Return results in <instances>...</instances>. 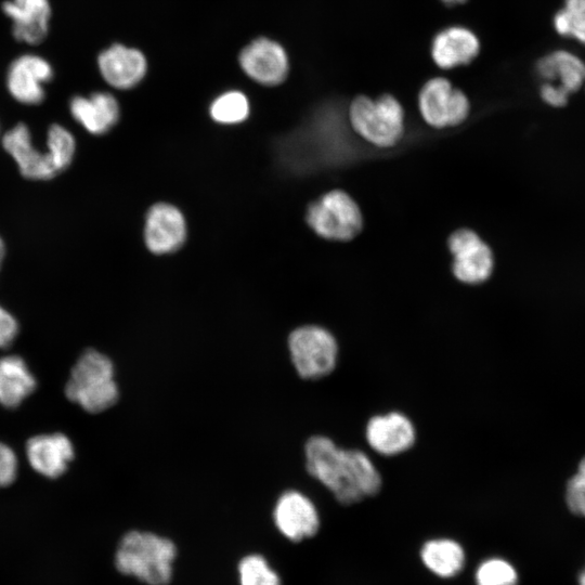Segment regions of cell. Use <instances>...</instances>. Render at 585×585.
Returning a JSON list of instances; mask_svg holds the SVG:
<instances>
[{"label":"cell","mask_w":585,"mask_h":585,"mask_svg":"<svg viewBox=\"0 0 585 585\" xmlns=\"http://www.w3.org/2000/svg\"><path fill=\"white\" fill-rule=\"evenodd\" d=\"M53 78L52 65L42 56L23 54L9 66L6 87L20 103L36 105L43 101L44 86Z\"/></svg>","instance_id":"cell-10"},{"label":"cell","mask_w":585,"mask_h":585,"mask_svg":"<svg viewBox=\"0 0 585 585\" xmlns=\"http://www.w3.org/2000/svg\"><path fill=\"white\" fill-rule=\"evenodd\" d=\"M2 11L11 20L17 41L38 44L46 38L51 18L49 0H5Z\"/></svg>","instance_id":"cell-17"},{"label":"cell","mask_w":585,"mask_h":585,"mask_svg":"<svg viewBox=\"0 0 585 585\" xmlns=\"http://www.w3.org/2000/svg\"><path fill=\"white\" fill-rule=\"evenodd\" d=\"M365 437L375 452L393 456L414 445L416 430L407 416L400 412H390L373 416L367 421Z\"/></svg>","instance_id":"cell-14"},{"label":"cell","mask_w":585,"mask_h":585,"mask_svg":"<svg viewBox=\"0 0 585 585\" xmlns=\"http://www.w3.org/2000/svg\"><path fill=\"white\" fill-rule=\"evenodd\" d=\"M114 375L110 359L94 349H88L70 372L65 387L66 396L89 413L104 412L119 399Z\"/></svg>","instance_id":"cell-3"},{"label":"cell","mask_w":585,"mask_h":585,"mask_svg":"<svg viewBox=\"0 0 585 585\" xmlns=\"http://www.w3.org/2000/svg\"><path fill=\"white\" fill-rule=\"evenodd\" d=\"M453 256L452 272L465 284L485 282L494 269V257L489 245L469 229L453 232L447 240Z\"/></svg>","instance_id":"cell-8"},{"label":"cell","mask_w":585,"mask_h":585,"mask_svg":"<svg viewBox=\"0 0 585 585\" xmlns=\"http://www.w3.org/2000/svg\"><path fill=\"white\" fill-rule=\"evenodd\" d=\"M35 388L36 379L21 356L0 358V403L3 406H18Z\"/></svg>","instance_id":"cell-21"},{"label":"cell","mask_w":585,"mask_h":585,"mask_svg":"<svg viewBox=\"0 0 585 585\" xmlns=\"http://www.w3.org/2000/svg\"><path fill=\"white\" fill-rule=\"evenodd\" d=\"M273 519L277 530L292 542L313 536L320 528L314 504L296 490L286 491L278 497Z\"/></svg>","instance_id":"cell-12"},{"label":"cell","mask_w":585,"mask_h":585,"mask_svg":"<svg viewBox=\"0 0 585 585\" xmlns=\"http://www.w3.org/2000/svg\"><path fill=\"white\" fill-rule=\"evenodd\" d=\"M3 148L13 157L23 177L31 180H49L60 173L52 152H40L32 145L28 127L17 123L2 138Z\"/></svg>","instance_id":"cell-11"},{"label":"cell","mask_w":585,"mask_h":585,"mask_svg":"<svg viewBox=\"0 0 585 585\" xmlns=\"http://www.w3.org/2000/svg\"><path fill=\"white\" fill-rule=\"evenodd\" d=\"M552 27L560 37L585 46V0H563L552 16Z\"/></svg>","instance_id":"cell-23"},{"label":"cell","mask_w":585,"mask_h":585,"mask_svg":"<svg viewBox=\"0 0 585 585\" xmlns=\"http://www.w3.org/2000/svg\"><path fill=\"white\" fill-rule=\"evenodd\" d=\"M4 255H5V246L2 238L0 237V268L4 259Z\"/></svg>","instance_id":"cell-33"},{"label":"cell","mask_w":585,"mask_h":585,"mask_svg":"<svg viewBox=\"0 0 585 585\" xmlns=\"http://www.w3.org/2000/svg\"><path fill=\"white\" fill-rule=\"evenodd\" d=\"M73 118L92 134H103L119 119V104L108 92L76 95L69 102Z\"/></svg>","instance_id":"cell-20"},{"label":"cell","mask_w":585,"mask_h":585,"mask_svg":"<svg viewBox=\"0 0 585 585\" xmlns=\"http://www.w3.org/2000/svg\"><path fill=\"white\" fill-rule=\"evenodd\" d=\"M240 585H281L276 572L260 555H248L238 564Z\"/></svg>","instance_id":"cell-25"},{"label":"cell","mask_w":585,"mask_h":585,"mask_svg":"<svg viewBox=\"0 0 585 585\" xmlns=\"http://www.w3.org/2000/svg\"><path fill=\"white\" fill-rule=\"evenodd\" d=\"M249 101L237 90H230L213 100L209 112L211 118L220 123L233 125L244 121L249 115Z\"/></svg>","instance_id":"cell-24"},{"label":"cell","mask_w":585,"mask_h":585,"mask_svg":"<svg viewBox=\"0 0 585 585\" xmlns=\"http://www.w3.org/2000/svg\"><path fill=\"white\" fill-rule=\"evenodd\" d=\"M18 333L15 317L0 306V349L9 347Z\"/></svg>","instance_id":"cell-30"},{"label":"cell","mask_w":585,"mask_h":585,"mask_svg":"<svg viewBox=\"0 0 585 585\" xmlns=\"http://www.w3.org/2000/svg\"><path fill=\"white\" fill-rule=\"evenodd\" d=\"M535 72L543 82L554 83L569 94L585 84V61L566 49H556L541 56L535 63Z\"/></svg>","instance_id":"cell-19"},{"label":"cell","mask_w":585,"mask_h":585,"mask_svg":"<svg viewBox=\"0 0 585 585\" xmlns=\"http://www.w3.org/2000/svg\"><path fill=\"white\" fill-rule=\"evenodd\" d=\"M477 585H517L518 574L511 563L502 558L483 561L476 571Z\"/></svg>","instance_id":"cell-26"},{"label":"cell","mask_w":585,"mask_h":585,"mask_svg":"<svg viewBox=\"0 0 585 585\" xmlns=\"http://www.w3.org/2000/svg\"><path fill=\"white\" fill-rule=\"evenodd\" d=\"M307 222L321 237L347 242L363 229V216L355 200L341 190H334L314 202L307 211Z\"/></svg>","instance_id":"cell-6"},{"label":"cell","mask_w":585,"mask_h":585,"mask_svg":"<svg viewBox=\"0 0 585 585\" xmlns=\"http://www.w3.org/2000/svg\"><path fill=\"white\" fill-rule=\"evenodd\" d=\"M418 109L422 119L437 129L463 123L470 112L467 95L445 77H433L418 93Z\"/></svg>","instance_id":"cell-7"},{"label":"cell","mask_w":585,"mask_h":585,"mask_svg":"<svg viewBox=\"0 0 585 585\" xmlns=\"http://www.w3.org/2000/svg\"><path fill=\"white\" fill-rule=\"evenodd\" d=\"M174 544L151 532L130 531L125 534L115 555L117 570L148 585H167L176 558Z\"/></svg>","instance_id":"cell-2"},{"label":"cell","mask_w":585,"mask_h":585,"mask_svg":"<svg viewBox=\"0 0 585 585\" xmlns=\"http://www.w3.org/2000/svg\"><path fill=\"white\" fill-rule=\"evenodd\" d=\"M290 360L303 379H320L329 375L337 364L338 343L334 335L317 325H304L288 336Z\"/></svg>","instance_id":"cell-5"},{"label":"cell","mask_w":585,"mask_h":585,"mask_svg":"<svg viewBox=\"0 0 585 585\" xmlns=\"http://www.w3.org/2000/svg\"><path fill=\"white\" fill-rule=\"evenodd\" d=\"M47 147L52 152L56 165L62 172L73 160L76 142L73 134L66 128L54 123L48 130Z\"/></svg>","instance_id":"cell-27"},{"label":"cell","mask_w":585,"mask_h":585,"mask_svg":"<svg viewBox=\"0 0 585 585\" xmlns=\"http://www.w3.org/2000/svg\"><path fill=\"white\" fill-rule=\"evenodd\" d=\"M352 129L378 147L394 146L404 132V109L396 98L382 94L377 99L355 96L348 109Z\"/></svg>","instance_id":"cell-4"},{"label":"cell","mask_w":585,"mask_h":585,"mask_svg":"<svg viewBox=\"0 0 585 585\" xmlns=\"http://www.w3.org/2000/svg\"><path fill=\"white\" fill-rule=\"evenodd\" d=\"M306 469L343 505L376 495L382 485L370 458L355 448H341L325 435H313L304 445Z\"/></svg>","instance_id":"cell-1"},{"label":"cell","mask_w":585,"mask_h":585,"mask_svg":"<svg viewBox=\"0 0 585 585\" xmlns=\"http://www.w3.org/2000/svg\"><path fill=\"white\" fill-rule=\"evenodd\" d=\"M540 96L549 106L563 107L568 104L570 94L554 83L543 82L540 88Z\"/></svg>","instance_id":"cell-31"},{"label":"cell","mask_w":585,"mask_h":585,"mask_svg":"<svg viewBox=\"0 0 585 585\" xmlns=\"http://www.w3.org/2000/svg\"><path fill=\"white\" fill-rule=\"evenodd\" d=\"M17 458L6 444L0 442V487L11 484L16 478Z\"/></svg>","instance_id":"cell-29"},{"label":"cell","mask_w":585,"mask_h":585,"mask_svg":"<svg viewBox=\"0 0 585 585\" xmlns=\"http://www.w3.org/2000/svg\"><path fill=\"white\" fill-rule=\"evenodd\" d=\"M424 564L440 577H452L464 567L465 552L461 546L450 538L426 542L420 550Z\"/></svg>","instance_id":"cell-22"},{"label":"cell","mask_w":585,"mask_h":585,"mask_svg":"<svg viewBox=\"0 0 585 585\" xmlns=\"http://www.w3.org/2000/svg\"><path fill=\"white\" fill-rule=\"evenodd\" d=\"M480 40L476 32L461 25L438 31L430 44V55L441 69H454L470 64L479 54Z\"/></svg>","instance_id":"cell-15"},{"label":"cell","mask_w":585,"mask_h":585,"mask_svg":"<svg viewBox=\"0 0 585 585\" xmlns=\"http://www.w3.org/2000/svg\"><path fill=\"white\" fill-rule=\"evenodd\" d=\"M186 234L181 211L165 203L154 205L146 217L144 238L154 253H167L178 249Z\"/></svg>","instance_id":"cell-16"},{"label":"cell","mask_w":585,"mask_h":585,"mask_svg":"<svg viewBox=\"0 0 585 585\" xmlns=\"http://www.w3.org/2000/svg\"><path fill=\"white\" fill-rule=\"evenodd\" d=\"M102 78L113 88L128 90L138 86L147 73V60L136 48L115 43L98 56Z\"/></svg>","instance_id":"cell-13"},{"label":"cell","mask_w":585,"mask_h":585,"mask_svg":"<svg viewBox=\"0 0 585 585\" xmlns=\"http://www.w3.org/2000/svg\"><path fill=\"white\" fill-rule=\"evenodd\" d=\"M578 585H585V569L581 571L577 578Z\"/></svg>","instance_id":"cell-34"},{"label":"cell","mask_w":585,"mask_h":585,"mask_svg":"<svg viewBox=\"0 0 585 585\" xmlns=\"http://www.w3.org/2000/svg\"><path fill=\"white\" fill-rule=\"evenodd\" d=\"M447 6H455L465 3L467 0H441Z\"/></svg>","instance_id":"cell-32"},{"label":"cell","mask_w":585,"mask_h":585,"mask_svg":"<svg viewBox=\"0 0 585 585\" xmlns=\"http://www.w3.org/2000/svg\"><path fill=\"white\" fill-rule=\"evenodd\" d=\"M26 455L37 472L48 478H57L74 458V446L63 433L39 434L27 441Z\"/></svg>","instance_id":"cell-18"},{"label":"cell","mask_w":585,"mask_h":585,"mask_svg":"<svg viewBox=\"0 0 585 585\" xmlns=\"http://www.w3.org/2000/svg\"><path fill=\"white\" fill-rule=\"evenodd\" d=\"M238 63L250 79L263 86L282 83L289 72V58L284 47L265 37L248 43L240 51Z\"/></svg>","instance_id":"cell-9"},{"label":"cell","mask_w":585,"mask_h":585,"mask_svg":"<svg viewBox=\"0 0 585 585\" xmlns=\"http://www.w3.org/2000/svg\"><path fill=\"white\" fill-rule=\"evenodd\" d=\"M566 502L571 512L585 518V456L567 483Z\"/></svg>","instance_id":"cell-28"}]
</instances>
